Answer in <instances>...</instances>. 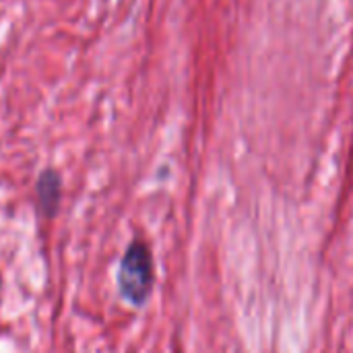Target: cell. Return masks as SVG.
<instances>
[{"label": "cell", "mask_w": 353, "mask_h": 353, "mask_svg": "<svg viewBox=\"0 0 353 353\" xmlns=\"http://www.w3.org/2000/svg\"><path fill=\"white\" fill-rule=\"evenodd\" d=\"M37 192H39V199H41V205L48 209H52L56 203H58V194H60V182H58V176L48 172L41 176L39 184H37Z\"/></svg>", "instance_id": "obj_2"}, {"label": "cell", "mask_w": 353, "mask_h": 353, "mask_svg": "<svg viewBox=\"0 0 353 353\" xmlns=\"http://www.w3.org/2000/svg\"><path fill=\"white\" fill-rule=\"evenodd\" d=\"M118 285L122 296L134 306H141L149 298L153 288V259L143 242L137 240L128 246L120 263Z\"/></svg>", "instance_id": "obj_1"}]
</instances>
